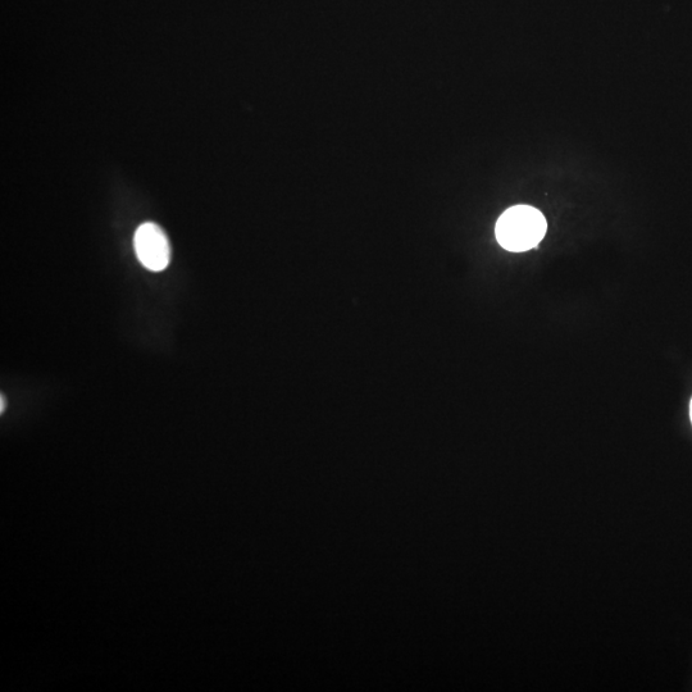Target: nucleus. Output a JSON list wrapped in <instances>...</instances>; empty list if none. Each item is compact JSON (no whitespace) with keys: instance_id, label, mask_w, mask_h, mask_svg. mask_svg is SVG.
<instances>
[{"instance_id":"nucleus-3","label":"nucleus","mask_w":692,"mask_h":692,"mask_svg":"<svg viewBox=\"0 0 692 692\" xmlns=\"http://www.w3.org/2000/svg\"><path fill=\"white\" fill-rule=\"evenodd\" d=\"M690 418H691V422H692V399H691V403H690Z\"/></svg>"},{"instance_id":"nucleus-2","label":"nucleus","mask_w":692,"mask_h":692,"mask_svg":"<svg viewBox=\"0 0 692 692\" xmlns=\"http://www.w3.org/2000/svg\"><path fill=\"white\" fill-rule=\"evenodd\" d=\"M135 252L141 264L153 272L166 270L171 261L170 241L156 223L147 222L136 231Z\"/></svg>"},{"instance_id":"nucleus-1","label":"nucleus","mask_w":692,"mask_h":692,"mask_svg":"<svg viewBox=\"0 0 692 692\" xmlns=\"http://www.w3.org/2000/svg\"><path fill=\"white\" fill-rule=\"evenodd\" d=\"M548 230L543 213L530 206L509 208L496 223V240L505 250L527 252L537 247Z\"/></svg>"}]
</instances>
